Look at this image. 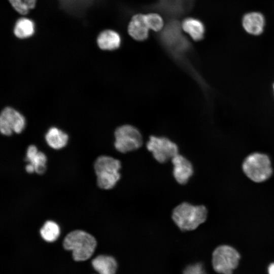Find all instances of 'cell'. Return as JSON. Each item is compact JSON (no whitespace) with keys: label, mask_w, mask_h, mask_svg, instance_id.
<instances>
[{"label":"cell","mask_w":274,"mask_h":274,"mask_svg":"<svg viewBox=\"0 0 274 274\" xmlns=\"http://www.w3.org/2000/svg\"><path fill=\"white\" fill-rule=\"evenodd\" d=\"M121 42V39L119 33L111 29L102 31L98 35L97 39L98 47L104 50L116 49L120 46Z\"/></svg>","instance_id":"13"},{"label":"cell","mask_w":274,"mask_h":274,"mask_svg":"<svg viewBox=\"0 0 274 274\" xmlns=\"http://www.w3.org/2000/svg\"><path fill=\"white\" fill-rule=\"evenodd\" d=\"M149 29L145 21L144 14L133 15L128 25V32L130 37L136 41L146 40L149 36Z\"/></svg>","instance_id":"11"},{"label":"cell","mask_w":274,"mask_h":274,"mask_svg":"<svg viewBox=\"0 0 274 274\" xmlns=\"http://www.w3.org/2000/svg\"><path fill=\"white\" fill-rule=\"evenodd\" d=\"M239 254L232 247L227 245L218 247L212 255L214 270L222 274H232L238 265Z\"/></svg>","instance_id":"5"},{"label":"cell","mask_w":274,"mask_h":274,"mask_svg":"<svg viewBox=\"0 0 274 274\" xmlns=\"http://www.w3.org/2000/svg\"><path fill=\"white\" fill-rule=\"evenodd\" d=\"M25 126L24 117L15 109L7 107L2 111L0 130L3 134L9 136L14 132L20 133L24 130Z\"/></svg>","instance_id":"8"},{"label":"cell","mask_w":274,"mask_h":274,"mask_svg":"<svg viewBox=\"0 0 274 274\" xmlns=\"http://www.w3.org/2000/svg\"><path fill=\"white\" fill-rule=\"evenodd\" d=\"M9 1L17 12L24 15L34 8L37 0H9Z\"/></svg>","instance_id":"20"},{"label":"cell","mask_w":274,"mask_h":274,"mask_svg":"<svg viewBox=\"0 0 274 274\" xmlns=\"http://www.w3.org/2000/svg\"><path fill=\"white\" fill-rule=\"evenodd\" d=\"M273 88H274V86H273Z\"/></svg>","instance_id":"24"},{"label":"cell","mask_w":274,"mask_h":274,"mask_svg":"<svg viewBox=\"0 0 274 274\" xmlns=\"http://www.w3.org/2000/svg\"><path fill=\"white\" fill-rule=\"evenodd\" d=\"M181 27L194 41H200L204 37L205 32L204 24L197 19L192 17L185 19L182 21Z\"/></svg>","instance_id":"15"},{"label":"cell","mask_w":274,"mask_h":274,"mask_svg":"<svg viewBox=\"0 0 274 274\" xmlns=\"http://www.w3.org/2000/svg\"><path fill=\"white\" fill-rule=\"evenodd\" d=\"M114 146L116 149L122 153L135 150L143 144L141 134L131 125H123L118 127L115 132Z\"/></svg>","instance_id":"6"},{"label":"cell","mask_w":274,"mask_h":274,"mask_svg":"<svg viewBox=\"0 0 274 274\" xmlns=\"http://www.w3.org/2000/svg\"><path fill=\"white\" fill-rule=\"evenodd\" d=\"M243 169L246 175L255 182L265 181L272 172L268 157L259 153L249 155L243 162Z\"/></svg>","instance_id":"4"},{"label":"cell","mask_w":274,"mask_h":274,"mask_svg":"<svg viewBox=\"0 0 274 274\" xmlns=\"http://www.w3.org/2000/svg\"><path fill=\"white\" fill-rule=\"evenodd\" d=\"M91 263L99 274H115L117 268L115 258L108 255H98L92 260Z\"/></svg>","instance_id":"14"},{"label":"cell","mask_w":274,"mask_h":274,"mask_svg":"<svg viewBox=\"0 0 274 274\" xmlns=\"http://www.w3.org/2000/svg\"><path fill=\"white\" fill-rule=\"evenodd\" d=\"M171 161L173 165V176L176 181L181 185L186 184L193 174L192 163L179 154L173 157Z\"/></svg>","instance_id":"9"},{"label":"cell","mask_w":274,"mask_h":274,"mask_svg":"<svg viewBox=\"0 0 274 274\" xmlns=\"http://www.w3.org/2000/svg\"><path fill=\"white\" fill-rule=\"evenodd\" d=\"M60 232V229L58 225L51 220L46 221L40 229L42 237L48 242L56 241L59 237Z\"/></svg>","instance_id":"18"},{"label":"cell","mask_w":274,"mask_h":274,"mask_svg":"<svg viewBox=\"0 0 274 274\" xmlns=\"http://www.w3.org/2000/svg\"><path fill=\"white\" fill-rule=\"evenodd\" d=\"M207 214V210L203 205L195 206L183 202L174 209L172 218L181 230L191 231L206 221Z\"/></svg>","instance_id":"1"},{"label":"cell","mask_w":274,"mask_h":274,"mask_svg":"<svg viewBox=\"0 0 274 274\" xmlns=\"http://www.w3.org/2000/svg\"><path fill=\"white\" fill-rule=\"evenodd\" d=\"M183 274H207L203 265L198 263L188 266L183 271Z\"/></svg>","instance_id":"21"},{"label":"cell","mask_w":274,"mask_h":274,"mask_svg":"<svg viewBox=\"0 0 274 274\" xmlns=\"http://www.w3.org/2000/svg\"><path fill=\"white\" fill-rule=\"evenodd\" d=\"M268 273L274 274V263L271 264L268 267Z\"/></svg>","instance_id":"23"},{"label":"cell","mask_w":274,"mask_h":274,"mask_svg":"<svg viewBox=\"0 0 274 274\" xmlns=\"http://www.w3.org/2000/svg\"><path fill=\"white\" fill-rule=\"evenodd\" d=\"M96 244L95 238L91 234L81 230H75L65 236L63 246L65 250L72 251L75 261H82L91 257Z\"/></svg>","instance_id":"2"},{"label":"cell","mask_w":274,"mask_h":274,"mask_svg":"<svg viewBox=\"0 0 274 274\" xmlns=\"http://www.w3.org/2000/svg\"><path fill=\"white\" fill-rule=\"evenodd\" d=\"M144 17L149 29L157 32L163 28L164 25L163 20L158 14L155 13H148L144 14Z\"/></svg>","instance_id":"19"},{"label":"cell","mask_w":274,"mask_h":274,"mask_svg":"<svg viewBox=\"0 0 274 274\" xmlns=\"http://www.w3.org/2000/svg\"><path fill=\"white\" fill-rule=\"evenodd\" d=\"M121 162L112 157L101 155L94 163L97 185L104 190L112 189L120 179Z\"/></svg>","instance_id":"3"},{"label":"cell","mask_w":274,"mask_h":274,"mask_svg":"<svg viewBox=\"0 0 274 274\" xmlns=\"http://www.w3.org/2000/svg\"><path fill=\"white\" fill-rule=\"evenodd\" d=\"M147 148L155 159L161 163L166 162L179 154L177 145L164 137L151 136L147 143Z\"/></svg>","instance_id":"7"},{"label":"cell","mask_w":274,"mask_h":274,"mask_svg":"<svg viewBox=\"0 0 274 274\" xmlns=\"http://www.w3.org/2000/svg\"><path fill=\"white\" fill-rule=\"evenodd\" d=\"M45 140L49 147L55 150L64 147L68 140V135L61 129L52 127L45 135Z\"/></svg>","instance_id":"16"},{"label":"cell","mask_w":274,"mask_h":274,"mask_svg":"<svg viewBox=\"0 0 274 274\" xmlns=\"http://www.w3.org/2000/svg\"><path fill=\"white\" fill-rule=\"evenodd\" d=\"M25 161L33 166L37 174L42 175L46 171L47 157L44 153L38 151L36 146L31 145L28 147Z\"/></svg>","instance_id":"12"},{"label":"cell","mask_w":274,"mask_h":274,"mask_svg":"<svg viewBox=\"0 0 274 274\" xmlns=\"http://www.w3.org/2000/svg\"><path fill=\"white\" fill-rule=\"evenodd\" d=\"M265 20L263 14L258 12L246 13L242 19V26L249 34L259 36L264 30Z\"/></svg>","instance_id":"10"},{"label":"cell","mask_w":274,"mask_h":274,"mask_svg":"<svg viewBox=\"0 0 274 274\" xmlns=\"http://www.w3.org/2000/svg\"><path fill=\"white\" fill-rule=\"evenodd\" d=\"M35 32L33 22L26 18L19 19L14 28V33L19 39H26L32 36Z\"/></svg>","instance_id":"17"},{"label":"cell","mask_w":274,"mask_h":274,"mask_svg":"<svg viewBox=\"0 0 274 274\" xmlns=\"http://www.w3.org/2000/svg\"><path fill=\"white\" fill-rule=\"evenodd\" d=\"M25 170L29 174H32L35 172L33 166L30 163H28L26 165Z\"/></svg>","instance_id":"22"}]
</instances>
